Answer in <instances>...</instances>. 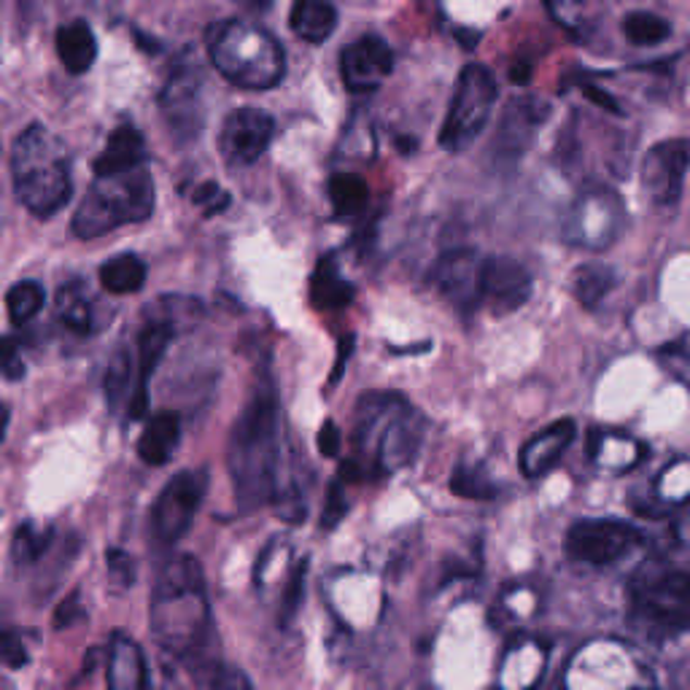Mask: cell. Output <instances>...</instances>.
<instances>
[{
	"instance_id": "obj_1",
	"label": "cell",
	"mask_w": 690,
	"mask_h": 690,
	"mask_svg": "<svg viewBox=\"0 0 690 690\" xmlns=\"http://www.w3.org/2000/svg\"><path fill=\"white\" fill-rule=\"evenodd\" d=\"M151 633L160 650L189 666L200 686L218 666L211 653L213 626L205 575L195 555H176L162 566L151 593Z\"/></svg>"
},
{
	"instance_id": "obj_2",
	"label": "cell",
	"mask_w": 690,
	"mask_h": 690,
	"mask_svg": "<svg viewBox=\"0 0 690 690\" xmlns=\"http://www.w3.org/2000/svg\"><path fill=\"white\" fill-rule=\"evenodd\" d=\"M227 469L243 513L278 502L284 473V421L273 384H262L246 402L227 442Z\"/></svg>"
},
{
	"instance_id": "obj_3",
	"label": "cell",
	"mask_w": 690,
	"mask_h": 690,
	"mask_svg": "<svg viewBox=\"0 0 690 690\" xmlns=\"http://www.w3.org/2000/svg\"><path fill=\"white\" fill-rule=\"evenodd\" d=\"M424 415L394 391H373L353 411V459L340 467V480L386 478L407 467L424 442Z\"/></svg>"
},
{
	"instance_id": "obj_4",
	"label": "cell",
	"mask_w": 690,
	"mask_h": 690,
	"mask_svg": "<svg viewBox=\"0 0 690 690\" xmlns=\"http://www.w3.org/2000/svg\"><path fill=\"white\" fill-rule=\"evenodd\" d=\"M11 178L16 198L38 218H49L68 205L73 195L71 154L43 125H30L11 151Z\"/></svg>"
},
{
	"instance_id": "obj_5",
	"label": "cell",
	"mask_w": 690,
	"mask_h": 690,
	"mask_svg": "<svg viewBox=\"0 0 690 690\" xmlns=\"http://www.w3.org/2000/svg\"><path fill=\"white\" fill-rule=\"evenodd\" d=\"M213 68L240 89H271L284 78V49L265 27L246 20L218 22L208 30Z\"/></svg>"
},
{
	"instance_id": "obj_6",
	"label": "cell",
	"mask_w": 690,
	"mask_h": 690,
	"mask_svg": "<svg viewBox=\"0 0 690 690\" xmlns=\"http://www.w3.org/2000/svg\"><path fill=\"white\" fill-rule=\"evenodd\" d=\"M151 211H154V181L146 167L95 178L73 213V235L81 240L103 238L116 227L146 222Z\"/></svg>"
},
{
	"instance_id": "obj_7",
	"label": "cell",
	"mask_w": 690,
	"mask_h": 690,
	"mask_svg": "<svg viewBox=\"0 0 690 690\" xmlns=\"http://www.w3.org/2000/svg\"><path fill=\"white\" fill-rule=\"evenodd\" d=\"M499 87L491 71L480 63L464 65L459 73L456 89H453L451 105H448L446 122L440 130V146L446 151H464L480 138L486 125L491 122L493 105H497Z\"/></svg>"
},
{
	"instance_id": "obj_8",
	"label": "cell",
	"mask_w": 690,
	"mask_h": 690,
	"mask_svg": "<svg viewBox=\"0 0 690 690\" xmlns=\"http://www.w3.org/2000/svg\"><path fill=\"white\" fill-rule=\"evenodd\" d=\"M205 488V469H184V473L167 480L149 515L151 545L167 551L178 540H184V535L192 529L200 504H203Z\"/></svg>"
},
{
	"instance_id": "obj_9",
	"label": "cell",
	"mask_w": 690,
	"mask_h": 690,
	"mask_svg": "<svg viewBox=\"0 0 690 690\" xmlns=\"http://www.w3.org/2000/svg\"><path fill=\"white\" fill-rule=\"evenodd\" d=\"M631 602L648 626L666 633L690 628V575L680 569H664L639 577L631 588Z\"/></svg>"
},
{
	"instance_id": "obj_10",
	"label": "cell",
	"mask_w": 690,
	"mask_h": 690,
	"mask_svg": "<svg viewBox=\"0 0 690 690\" xmlns=\"http://www.w3.org/2000/svg\"><path fill=\"white\" fill-rule=\"evenodd\" d=\"M642 545V535L633 526L615 518H582L566 535V551L575 561L607 566Z\"/></svg>"
},
{
	"instance_id": "obj_11",
	"label": "cell",
	"mask_w": 690,
	"mask_h": 690,
	"mask_svg": "<svg viewBox=\"0 0 690 690\" xmlns=\"http://www.w3.org/2000/svg\"><path fill=\"white\" fill-rule=\"evenodd\" d=\"M690 171V140L672 138L650 146L642 160L639 181L644 198L658 208L677 205L682 195V184Z\"/></svg>"
},
{
	"instance_id": "obj_12",
	"label": "cell",
	"mask_w": 690,
	"mask_h": 690,
	"mask_svg": "<svg viewBox=\"0 0 690 690\" xmlns=\"http://www.w3.org/2000/svg\"><path fill=\"white\" fill-rule=\"evenodd\" d=\"M551 105L545 100L535 98V95H524V98H513L504 105L502 116H499L497 133H493L491 156L497 165H515L520 156L529 151L531 140H535L540 127L545 125Z\"/></svg>"
},
{
	"instance_id": "obj_13",
	"label": "cell",
	"mask_w": 690,
	"mask_h": 690,
	"mask_svg": "<svg viewBox=\"0 0 690 690\" xmlns=\"http://www.w3.org/2000/svg\"><path fill=\"white\" fill-rule=\"evenodd\" d=\"M200 92H203V78L189 60H181L167 76L165 87L160 92V109L165 114L167 127L178 140H192L200 133Z\"/></svg>"
},
{
	"instance_id": "obj_14",
	"label": "cell",
	"mask_w": 690,
	"mask_h": 690,
	"mask_svg": "<svg viewBox=\"0 0 690 690\" xmlns=\"http://www.w3.org/2000/svg\"><path fill=\"white\" fill-rule=\"evenodd\" d=\"M276 122L262 109H238L224 120L218 133V151L233 167L254 165L273 140Z\"/></svg>"
},
{
	"instance_id": "obj_15",
	"label": "cell",
	"mask_w": 690,
	"mask_h": 690,
	"mask_svg": "<svg viewBox=\"0 0 690 690\" xmlns=\"http://www.w3.org/2000/svg\"><path fill=\"white\" fill-rule=\"evenodd\" d=\"M480 276H484V256H478L475 249L446 251L431 271L437 291L462 313H473L475 308L484 305Z\"/></svg>"
},
{
	"instance_id": "obj_16",
	"label": "cell",
	"mask_w": 690,
	"mask_h": 690,
	"mask_svg": "<svg viewBox=\"0 0 690 690\" xmlns=\"http://www.w3.org/2000/svg\"><path fill=\"white\" fill-rule=\"evenodd\" d=\"M529 271L510 256H488L484 260V276H480V294L484 305L493 311V316H507L524 308L531 300Z\"/></svg>"
},
{
	"instance_id": "obj_17",
	"label": "cell",
	"mask_w": 690,
	"mask_h": 690,
	"mask_svg": "<svg viewBox=\"0 0 690 690\" xmlns=\"http://www.w3.org/2000/svg\"><path fill=\"white\" fill-rule=\"evenodd\" d=\"M391 71H394V52L378 36H362L359 41L348 43L340 54L346 87L356 95L375 92L386 76H391Z\"/></svg>"
},
{
	"instance_id": "obj_18",
	"label": "cell",
	"mask_w": 690,
	"mask_h": 690,
	"mask_svg": "<svg viewBox=\"0 0 690 690\" xmlns=\"http://www.w3.org/2000/svg\"><path fill=\"white\" fill-rule=\"evenodd\" d=\"M176 338V324L171 318H149L138 335V367H136V391L127 405L133 421L143 418L149 411V380L154 375L156 364L165 356L167 346Z\"/></svg>"
},
{
	"instance_id": "obj_19",
	"label": "cell",
	"mask_w": 690,
	"mask_h": 690,
	"mask_svg": "<svg viewBox=\"0 0 690 690\" xmlns=\"http://www.w3.org/2000/svg\"><path fill=\"white\" fill-rule=\"evenodd\" d=\"M604 222H623V211L615 195L610 192H591L580 198L572 208V216L566 222V240L577 246L599 251L602 246L613 243L607 233L599 224Z\"/></svg>"
},
{
	"instance_id": "obj_20",
	"label": "cell",
	"mask_w": 690,
	"mask_h": 690,
	"mask_svg": "<svg viewBox=\"0 0 690 690\" xmlns=\"http://www.w3.org/2000/svg\"><path fill=\"white\" fill-rule=\"evenodd\" d=\"M575 435H577L575 421H569V418L553 421L551 426H545V429L537 431V435L531 437V440L526 442L524 448H520V456H518L520 473H524L526 478H531V480L542 478L545 473H551L555 464L561 462V456L569 451Z\"/></svg>"
},
{
	"instance_id": "obj_21",
	"label": "cell",
	"mask_w": 690,
	"mask_h": 690,
	"mask_svg": "<svg viewBox=\"0 0 690 690\" xmlns=\"http://www.w3.org/2000/svg\"><path fill=\"white\" fill-rule=\"evenodd\" d=\"M105 682H109V690H151L149 664H146L143 650L127 633L111 637Z\"/></svg>"
},
{
	"instance_id": "obj_22",
	"label": "cell",
	"mask_w": 690,
	"mask_h": 690,
	"mask_svg": "<svg viewBox=\"0 0 690 690\" xmlns=\"http://www.w3.org/2000/svg\"><path fill=\"white\" fill-rule=\"evenodd\" d=\"M146 160V140L133 125H120L105 140V149L95 156L92 171L95 176H120V173H130L136 167H143L140 162Z\"/></svg>"
},
{
	"instance_id": "obj_23",
	"label": "cell",
	"mask_w": 690,
	"mask_h": 690,
	"mask_svg": "<svg viewBox=\"0 0 690 690\" xmlns=\"http://www.w3.org/2000/svg\"><path fill=\"white\" fill-rule=\"evenodd\" d=\"M178 442H181V418H178V413H156L146 424L143 435H140L138 456L149 467H162V464H167L173 459Z\"/></svg>"
},
{
	"instance_id": "obj_24",
	"label": "cell",
	"mask_w": 690,
	"mask_h": 690,
	"mask_svg": "<svg viewBox=\"0 0 690 690\" xmlns=\"http://www.w3.org/2000/svg\"><path fill=\"white\" fill-rule=\"evenodd\" d=\"M58 52L63 60L65 71L78 76L87 73L98 60V41H95L92 27L84 20H73L58 30Z\"/></svg>"
},
{
	"instance_id": "obj_25",
	"label": "cell",
	"mask_w": 690,
	"mask_h": 690,
	"mask_svg": "<svg viewBox=\"0 0 690 690\" xmlns=\"http://www.w3.org/2000/svg\"><path fill=\"white\" fill-rule=\"evenodd\" d=\"M289 25L302 41L322 43L338 27V9L329 0H297L291 5Z\"/></svg>"
},
{
	"instance_id": "obj_26",
	"label": "cell",
	"mask_w": 690,
	"mask_h": 690,
	"mask_svg": "<svg viewBox=\"0 0 690 690\" xmlns=\"http://www.w3.org/2000/svg\"><path fill=\"white\" fill-rule=\"evenodd\" d=\"M353 284L340 276L338 260L335 256H324L318 262L316 273L311 278V300L318 311H343L353 302Z\"/></svg>"
},
{
	"instance_id": "obj_27",
	"label": "cell",
	"mask_w": 690,
	"mask_h": 690,
	"mask_svg": "<svg viewBox=\"0 0 690 690\" xmlns=\"http://www.w3.org/2000/svg\"><path fill=\"white\" fill-rule=\"evenodd\" d=\"M100 284L111 294H136L146 284V265L136 254H120L100 267Z\"/></svg>"
},
{
	"instance_id": "obj_28",
	"label": "cell",
	"mask_w": 690,
	"mask_h": 690,
	"mask_svg": "<svg viewBox=\"0 0 690 690\" xmlns=\"http://www.w3.org/2000/svg\"><path fill=\"white\" fill-rule=\"evenodd\" d=\"M615 284H618V276L610 265H582L572 278V291L580 305L597 308L615 289Z\"/></svg>"
},
{
	"instance_id": "obj_29",
	"label": "cell",
	"mask_w": 690,
	"mask_h": 690,
	"mask_svg": "<svg viewBox=\"0 0 690 690\" xmlns=\"http://www.w3.org/2000/svg\"><path fill=\"white\" fill-rule=\"evenodd\" d=\"M329 200H333L338 216H356L367 208L369 189L356 173H338V176L329 178Z\"/></svg>"
},
{
	"instance_id": "obj_30",
	"label": "cell",
	"mask_w": 690,
	"mask_h": 690,
	"mask_svg": "<svg viewBox=\"0 0 690 690\" xmlns=\"http://www.w3.org/2000/svg\"><path fill=\"white\" fill-rule=\"evenodd\" d=\"M43 302H47V291H43V286L38 280H20V284H14L9 289V294H5V311H9L11 324L25 327L27 322H33L41 313Z\"/></svg>"
},
{
	"instance_id": "obj_31",
	"label": "cell",
	"mask_w": 690,
	"mask_h": 690,
	"mask_svg": "<svg viewBox=\"0 0 690 690\" xmlns=\"http://www.w3.org/2000/svg\"><path fill=\"white\" fill-rule=\"evenodd\" d=\"M133 391H136V369H133V356L127 348H120L114 353L109 364V373H105V397H109L111 411L127 402L130 405Z\"/></svg>"
},
{
	"instance_id": "obj_32",
	"label": "cell",
	"mask_w": 690,
	"mask_h": 690,
	"mask_svg": "<svg viewBox=\"0 0 690 690\" xmlns=\"http://www.w3.org/2000/svg\"><path fill=\"white\" fill-rule=\"evenodd\" d=\"M58 316L71 333L89 335L95 329V308L81 289L65 286L58 294Z\"/></svg>"
},
{
	"instance_id": "obj_33",
	"label": "cell",
	"mask_w": 690,
	"mask_h": 690,
	"mask_svg": "<svg viewBox=\"0 0 690 690\" xmlns=\"http://www.w3.org/2000/svg\"><path fill=\"white\" fill-rule=\"evenodd\" d=\"M623 36L633 47H655V43H664L672 36V25L664 16L650 14V11H631L623 20Z\"/></svg>"
},
{
	"instance_id": "obj_34",
	"label": "cell",
	"mask_w": 690,
	"mask_h": 690,
	"mask_svg": "<svg viewBox=\"0 0 690 690\" xmlns=\"http://www.w3.org/2000/svg\"><path fill=\"white\" fill-rule=\"evenodd\" d=\"M54 540V531H38L33 524H22L16 529L14 540H11V555H14L16 564H30V561H38L47 548L52 545Z\"/></svg>"
},
{
	"instance_id": "obj_35",
	"label": "cell",
	"mask_w": 690,
	"mask_h": 690,
	"mask_svg": "<svg viewBox=\"0 0 690 690\" xmlns=\"http://www.w3.org/2000/svg\"><path fill=\"white\" fill-rule=\"evenodd\" d=\"M451 488L453 493H459L464 499H491L493 491H497L491 480L486 478L484 469L467 467V464L456 467V473L451 478Z\"/></svg>"
},
{
	"instance_id": "obj_36",
	"label": "cell",
	"mask_w": 690,
	"mask_h": 690,
	"mask_svg": "<svg viewBox=\"0 0 690 690\" xmlns=\"http://www.w3.org/2000/svg\"><path fill=\"white\" fill-rule=\"evenodd\" d=\"M305 572H308V561L302 559L300 564L294 566V572H291L289 582H286V591H284V599H280V626H286L291 618H294V613L300 610V602H302V591H305Z\"/></svg>"
},
{
	"instance_id": "obj_37",
	"label": "cell",
	"mask_w": 690,
	"mask_h": 690,
	"mask_svg": "<svg viewBox=\"0 0 690 690\" xmlns=\"http://www.w3.org/2000/svg\"><path fill=\"white\" fill-rule=\"evenodd\" d=\"M346 513H348V499H346L343 480H333L327 491V502H324V510H322V529L333 531L335 526H340V520L346 518Z\"/></svg>"
},
{
	"instance_id": "obj_38",
	"label": "cell",
	"mask_w": 690,
	"mask_h": 690,
	"mask_svg": "<svg viewBox=\"0 0 690 690\" xmlns=\"http://www.w3.org/2000/svg\"><path fill=\"white\" fill-rule=\"evenodd\" d=\"M27 661H30V655H27L20 633L9 631V628H0V666L22 669V666H27Z\"/></svg>"
},
{
	"instance_id": "obj_39",
	"label": "cell",
	"mask_w": 690,
	"mask_h": 690,
	"mask_svg": "<svg viewBox=\"0 0 690 690\" xmlns=\"http://www.w3.org/2000/svg\"><path fill=\"white\" fill-rule=\"evenodd\" d=\"M208 690H251V680L240 669L227 664H218L203 682Z\"/></svg>"
},
{
	"instance_id": "obj_40",
	"label": "cell",
	"mask_w": 690,
	"mask_h": 690,
	"mask_svg": "<svg viewBox=\"0 0 690 690\" xmlns=\"http://www.w3.org/2000/svg\"><path fill=\"white\" fill-rule=\"evenodd\" d=\"M192 200L195 205H203L205 216H213V213H222L229 208V195L216 181L198 184V189L192 192Z\"/></svg>"
},
{
	"instance_id": "obj_41",
	"label": "cell",
	"mask_w": 690,
	"mask_h": 690,
	"mask_svg": "<svg viewBox=\"0 0 690 690\" xmlns=\"http://www.w3.org/2000/svg\"><path fill=\"white\" fill-rule=\"evenodd\" d=\"M0 373L5 380L25 378V362H22L20 343L14 338H0Z\"/></svg>"
},
{
	"instance_id": "obj_42",
	"label": "cell",
	"mask_w": 690,
	"mask_h": 690,
	"mask_svg": "<svg viewBox=\"0 0 690 690\" xmlns=\"http://www.w3.org/2000/svg\"><path fill=\"white\" fill-rule=\"evenodd\" d=\"M105 559H109L111 580H114L116 586L130 588L133 582H136V561H133L130 553L120 551V548H111Z\"/></svg>"
},
{
	"instance_id": "obj_43",
	"label": "cell",
	"mask_w": 690,
	"mask_h": 690,
	"mask_svg": "<svg viewBox=\"0 0 690 690\" xmlns=\"http://www.w3.org/2000/svg\"><path fill=\"white\" fill-rule=\"evenodd\" d=\"M340 442H343V437H340V426L335 424V421H324L322 431H318V451H322V456L327 459L338 456Z\"/></svg>"
},
{
	"instance_id": "obj_44",
	"label": "cell",
	"mask_w": 690,
	"mask_h": 690,
	"mask_svg": "<svg viewBox=\"0 0 690 690\" xmlns=\"http://www.w3.org/2000/svg\"><path fill=\"white\" fill-rule=\"evenodd\" d=\"M78 615H81V593L73 591L63 599V602H60L58 613H54V626L68 628L71 623H76Z\"/></svg>"
},
{
	"instance_id": "obj_45",
	"label": "cell",
	"mask_w": 690,
	"mask_h": 690,
	"mask_svg": "<svg viewBox=\"0 0 690 690\" xmlns=\"http://www.w3.org/2000/svg\"><path fill=\"white\" fill-rule=\"evenodd\" d=\"M580 89L588 95V100H593V103H597V105H602V109L613 111V114H620V109H618V103H615V100H613V95H607V92H604V89H599L597 84L582 81Z\"/></svg>"
},
{
	"instance_id": "obj_46",
	"label": "cell",
	"mask_w": 690,
	"mask_h": 690,
	"mask_svg": "<svg viewBox=\"0 0 690 690\" xmlns=\"http://www.w3.org/2000/svg\"><path fill=\"white\" fill-rule=\"evenodd\" d=\"M353 348H356V338H353V335H346V338L340 340V348H338V364H335L333 378H329V384H338V380L343 378V367H346L348 356H351V353H353Z\"/></svg>"
},
{
	"instance_id": "obj_47",
	"label": "cell",
	"mask_w": 690,
	"mask_h": 690,
	"mask_svg": "<svg viewBox=\"0 0 690 690\" xmlns=\"http://www.w3.org/2000/svg\"><path fill=\"white\" fill-rule=\"evenodd\" d=\"M529 73H531V65H515V68L510 71V81H513V84H526V81H529Z\"/></svg>"
},
{
	"instance_id": "obj_48",
	"label": "cell",
	"mask_w": 690,
	"mask_h": 690,
	"mask_svg": "<svg viewBox=\"0 0 690 690\" xmlns=\"http://www.w3.org/2000/svg\"><path fill=\"white\" fill-rule=\"evenodd\" d=\"M9 421H11V411L5 402H0V446L5 440V429H9Z\"/></svg>"
},
{
	"instance_id": "obj_49",
	"label": "cell",
	"mask_w": 690,
	"mask_h": 690,
	"mask_svg": "<svg viewBox=\"0 0 690 690\" xmlns=\"http://www.w3.org/2000/svg\"><path fill=\"white\" fill-rule=\"evenodd\" d=\"M271 3L273 0H240V5H243V9L256 11V14H260V11H265Z\"/></svg>"
}]
</instances>
